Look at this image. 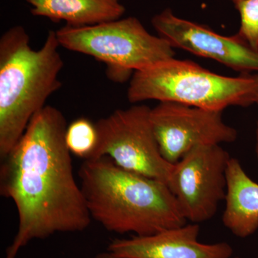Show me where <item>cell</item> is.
<instances>
[{
	"label": "cell",
	"mask_w": 258,
	"mask_h": 258,
	"mask_svg": "<svg viewBox=\"0 0 258 258\" xmlns=\"http://www.w3.org/2000/svg\"><path fill=\"white\" fill-rule=\"evenodd\" d=\"M67 127L60 110L45 106L1 159L0 195L13 200L18 215V231L5 258H16L32 240L83 232L91 225L66 144Z\"/></svg>",
	"instance_id": "cell-1"
},
{
	"label": "cell",
	"mask_w": 258,
	"mask_h": 258,
	"mask_svg": "<svg viewBox=\"0 0 258 258\" xmlns=\"http://www.w3.org/2000/svg\"><path fill=\"white\" fill-rule=\"evenodd\" d=\"M79 176L91 217L109 232L148 236L186 224L167 184L110 158L83 161Z\"/></svg>",
	"instance_id": "cell-2"
},
{
	"label": "cell",
	"mask_w": 258,
	"mask_h": 258,
	"mask_svg": "<svg viewBox=\"0 0 258 258\" xmlns=\"http://www.w3.org/2000/svg\"><path fill=\"white\" fill-rule=\"evenodd\" d=\"M56 32L50 30L39 50L26 30L12 27L0 38V158L18 144L34 115L62 86L63 68Z\"/></svg>",
	"instance_id": "cell-3"
},
{
	"label": "cell",
	"mask_w": 258,
	"mask_h": 258,
	"mask_svg": "<svg viewBox=\"0 0 258 258\" xmlns=\"http://www.w3.org/2000/svg\"><path fill=\"white\" fill-rule=\"evenodd\" d=\"M127 98L132 103L155 100L222 112L257 103L258 74L228 77L173 57L134 73Z\"/></svg>",
	"instance_id": "cell-4"
},
{
	"label": "cell",
	"mask_w": 258,
	"mask_h": 258,
	"mask_svg": "<svg viewBox=\"0 0 258 258\" xmlns=\"http://www.w3.org/2000/svg\"><path fill=\"white\" fill-rule=\"evenodd\" d=\"M55 32L60 47L101 61L115 82L175 56L169 42L147 31L135 17L89 26L66 25Z\"/></svg>",
	"instance_id": "cell-5"
},
{
	"label": "cell",
	"mask_w": 258,
	"mask_h": 258,
	"mask_svg": "<svg viewBox=\"0 0 258 258\" xmlns=\"http://www.w3.org/2000/svg\"><path fill=\"white\" fill-rule=\"evenodd\" d=\"M150 113V107L135 105L98 120V142L89 159L107 157L125 170L167 184L174 164L161 155Z\"/></svg>",
	"instance_id": "cell-6"
},
{
	"label": "cell",
	"mask_w": 258,
	"mask_h": 258,
	"mask_svg": "<svg viewBox=\"0 0 258 258\" xmlns=\"http://www.w3.org/2000/svg\"><path fill=\"white\" fill-rule=\"evenodd\" d=\"M230 158L220 145L198 146L174 164L167 185L187 221L199 224L215 216L225 200Z\"/></svg>",
	"instance_id": "cell-7"
},
{
	"label": "cell",
	"mask_w": 258,
	"mask_h": 258,
	"mask_svg": "<svg viewBox=\"0 0 258 258\" xmlns=\"http://www.w3.org/2000/svg\"><path fill=\"white\" fill-rule=\"evenodd\" d=\"M222 112L174 102H159L150 118L161 155L175 164L194 148L232 143L237 132L222 119Z\"/></svg>",
	"instance_id": "cell-8"
},
{
	"label": "cell",
	"mask_w": 258,
	"mask_h": 258,
	"mask_svg": "<svg viewBox=\"0 0 258 258\" xmlns=\"http://www.w3.org/2000/svg\"><path fill=\"white\" fill-rule=\"evenodd\" d=\"M152 25L174 48L212 59L241 74L258 72V51L237 34L223 36L205 25L176 16L169 8L154 15Z\"/></svg>",
	"instance_id": "cell-9"
},
{
	"label": "cell",
	"mask_w": 258,
	"mask_h": 258,
	"mask_svg": "<svg viewBox=\"0 0 258 258\" xmlns=\"http://www.w3.org/2000/svg\"><path fill=\"white\" fill-rule=\"evenodd\" d=\"M198 224H185L154 235L115 239L107 251L127 258H230L233 249L227 242L205 244L198 238Z\"/></svg>",
	"instance_id": "cell-10"
},
{
	"label": "cell",
	"mask_w": 258,
	"mask_h": 258,
	"mask_svg": "<svg viewBox=\"0 0 258 258\" xmlns=\"http://www.w3.org/2000/svg\"><path fill=\"white\" fill-rule=\"evenodd\" d=\"M226 177L222 222L237 237H249L258 229V183L246 174L240 161L235 158L229 161Z\"/></svg>",
	"instance_id": "cell-11"
},
{
	"label": "cell",
	"mask_w": 258,
	"mask_h": 258,
	"mask_svg": "<svg viewBox=\"0 0 258 258\" xmlns=\"http://www.w3.org/2000/svg\"><path fill=\"white\" fill-rule=\"evenodd\" d=\"M34 16L64 21L71 26H89L120 19L121 0H26Z\"/></svg>",
	"instance_id": "cell-12"
},
{
	"label": "cell",
	"mask_w": 258,
	"mask_h": 258,
	"mask_svg": "<svg viewBox=\"0 0 258 258\" xmlns=\"http://www.w3.org/2000/svg\"><path fill=\"white\" fill-rule=\"evenodd\" d=\"M66 141L71 154L84 160L89 159L98 142L96 124L87 118L75 120L68 125Z\"/></svg>",
	"instance_id": "cell-13"
},
{
	"label": "cell",
	"mask_w": 258,
	"mask_h": 258,
	"mask_svg": "<svg viewBox=\"0 0 258 258\" xmlns=\"http://www.w3.org/2000/svg\"><path fill=\"white\" fill-rule=\"evenodd\" d=\"M240 17L237 35L258 51V0H240L234 3Z\"/></svg>",
	"instance_id": "cell-14"
},
{
	"label": "cell",
	"mask_w": 258,
	"mask_h": 258,
	"mask_svg": "<svg viewBox=\"0 0 258 258\" xmlns=\"http://www.w3.org/2000/svg\"><path fill=\"white\" fill-rule=\"evenodd\" d=\"M94 258H127L124 257H120V256L116 255V254L112 253L111 252H101V253L96 254Z\"/></svg>",
	"instance_id": "cell-15"
},
{
	"label": "cell",
	"mask_w": 258,
	"mask_h": 258,
	"mask_svg": "<svg viewBox=\"0 0 258 258\" xmlns=\"http://www.w3.org/2000/svg\"><path fill=\"white\" fill-rule=\"evenodd\" d=\"M257 106H258V99L257 101ZM256 154H257V158L258 159V122L257 125V130H256Z\"/></svg>",
	"instance_id": "cell-16"
},
{
	"label": "cell",
	"mask_w": 258,
	"mask_h": 258,
	"mask_svg": "<svg viewBox=\"0 0 258 258\" xmlns=\"http://www.w3.org/2000/svg\"><path fill=\"white\" fill-rule=\"evenodd\" d=\"M231 1H232V3H235L236 2L240 1V0H231Z\"/></svg>",
	"instance_id": "cell-17"
},
{
	"label": "cell",
	"mask_w": 258,
	"mask_h": 258,
	"mask_svg": "<svg viewBox=\"0 0 258 258\" xmlns=\"http://www.w3.org/2000/svg\"><path fill=\"white\" fill-rule=\"evenodd\" d=\"M235 258H239V257H235Z\"/></svg>",
	"instance_id": "cell-18"
}]
</instances>
